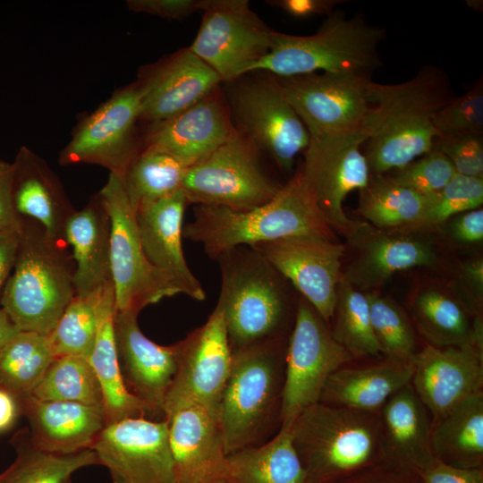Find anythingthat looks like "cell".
<instances>
[{
  "mask_svg": "<svg viewBox=\"0 0 483 483\" xmlns=\"http://www.w3.org/2000/svg\"><path fill=\"white\" fill-rule=\"evenodd\" d=\"M454 96L446 73L427 65L394 84L370 81L362 130L371 174H387L429 152L439 137L433 118Z\"/></svg>",
  "mask_w": 483,
  "mask_h": 483,
  "instance_id": "cell-1",
  "label": "cell"
},
{
  "mask_svg": "<svg viewBox=\"0 0 483 483\" xmlns=\"http://www.w3.org/2000/svg\"><path fill=\"white\" fill-rule=\"evenodd\" d=\"M215 260L221 272L216 308L223 315L232 352L289 337L298 305L292 284L249 246L231 249Z\"/></svg>",
  "mask_w": 483,
  "mask_h": 483,
  "instance_id": "cell-2",
  "label": "cell"
},
{
  "mask_svg": "<svg viewBox=\"0 0 483 483\" xmlns=\"http://www.w3.org/2000/svg\"><path fill=\"white\" fill-rule=\"evenodd\" d=\"M182 235L200 243L213 259L239 246L252 247L298 235L336 239L297 169L269 202L238 211L224 207L195 205L193 219Z\"/></svg>",
  "mask_w": 483,
  "mask_h": 483,
  "instance_id": "cell-3",
  "label": "cell"
},
{
  "mask_svg": "<svg viewBox=\"0 0 483 483\" xmlns=\"http://www.w3.org/2000/svg\"><path fill=\"white\" fill-rule=\"evenodd\" d=\"M288 339L233 353L217 417L227 455L264 444L279 431Z\"/></svg>",
  "mask_w": 483,
  "mask_h": 483,
  "instance_id": "cell-4",
  "label": "cell"
},
{
  "mask_svg": "<svg viewBox=\"0 0 483 483\" xmlns=\"http://www.w3.org/2000/svg\"><path fill=\"white\" fill-rule=\"evenodd\" d=\"M290 430L310 483H339L385 462L377 413L318 402Z\"/></svg>",
  "mask_w": 483,
  "mask_h": 483,
  "instance_id": "cell-5",
  "label": "cell"
},
{
  "mask_svg": "<svg viewBox=\"0 0 483 483\" xmlns=\"http://www.w3.org/2000/svg\"><path fill=\"white\" fill-rule=\"evenodd\" d=\"M385 30L362 16L342 10L326 16L313 35L296 36L273 30L270 51L250 72L292 77L317 72H358L372 75L379 68L378 47Z\"/></svg>",
  "mask_w": 483,
  "mask_h": 483,
  "instance_id": "cell-6",
  "label": "cell"
},
{
  "mask_svg": "<svg viewBox=\"0 0 483 483\" xmlns=\"http://www.w3.org/2000/svg\"><path fill=\"white\" fill-rule=\"evenodd\" d=\"M74 269L64 251L35 221L23 219L13 273L1 303L21 331L48 335L75 295Z\"/></svg>",
  "mask_w": 483,
  "mask_h": 483,
  "instance_id": "cell-7",
  "label": "cell"
},
{
  "mask_svg": "<svg viewBox=\"0 0 483 483\" xmlns=\"http://www.w3.org/2000/svg\"><path fill=\"white\" fill-rule=\"evenodd\" d=\"M259 148L236 128L208 157L187 167L181 190L189 205L246 211L269 202L284 184L266 170Z\"/></svg>",
  "mask_w": 483,
  "mask_h": 483,
  "instance_id": "cell-8",
  "label": "cell"
},
{
  "mask_svg": "<svg viewBox=\"0 0 483 483\" xmlns=\"http://www.w3.org/2000/svg\"><path fill=\"white\" fill-rule=\"evenodd\" d=\"M266 73V72H265ZM242 75L224 93L235 127L267 154L283 172H291L309 143V133L286 98L275 76Z\"/></svg>",
  "mask_w": 483,
  "mask_h": 483,
  "instance_id": "cell-9",
  "label": "cell"
},
{
  "mask_svg": "<svg viewBox=\"0 0 483 483\" xmlns=\"http://www.w3.org/2000/svg\"><path fill=\"white\" fill-rule=\"evenodd\" d=\"M98 196L110 220V267L116 311L140 312L164 298L180 294L174 283L148 259L136 214L122 177L110 173Z\"/></svg>",
  "mask_w": 483,
  "mask_h": 483,
  "instance_id": "cell-10",
  "label": "cell"
},
{
  "mask_svg": "<svg viewBox=\"0 0 483 483\" xmlns=\"http://www.w3.org/2000/svg\"><path fill=\"white\" fill-rule=\"evenodd\" d=\"M352 360L330 326L300 296L287 343L280 429L290 430L305 409L319 402L328 378Z\"/></svg>",
  "mask_w": 483,
  "mask_h": 483,
  "instance_id": "cell-11",
  "label": "cell"
},
{
  "mask_svg": "<svg viewBox=\"0 0 483 483\" xmlns=\"http://www.w3.org/2000/svg\"><path fill=\"white\" fill-rule=\"evenodd\" d=\"M366 135L361 129L310 137L298 168L330 227L351 239L363 222L350 219L343 208L347 195L365 188L370 179L361 150Z\"/></svg>",
  "mask_w": 483,
  "mask_h": 483,
  "instance_id": "cell-12",
  "label": "cell"
},
{
  "mask_svg": "<svg viewBox=\"0 0 483 483\" xmlns=\"http://www.w3.org/2000/svg\"><path fill=\"white\" fill-rule=\"evenodd\" d=\"M202 21L190 49L221 78L249 73L270 51L272 32L247 0H202Z\"/></svg>",
  "mask_w": 483,
  "mask_h": 483,
  "instance_id": "cell-13",
  "label": "cell"
},
{
  "mask_svg": "<svg viewBox=\"0 0 483 483\" xmlns=\"http://www.w3.org/2000/svg\"><path fill=\"white\" fill-rule=\"evenodd\" d=\"M178 343V365L165 396V419L191 407L201 408L217 419L233 362L221 311L215 308L206 323Z\"/></svg>",
  "mask_w": 483,
  "mask_h": 483,
  "instance_id": "cell-14",
  "label": "cell"
},
{
  "mask_svg": "<svg viewBox=\"0 0 483 483\" xmlns=\"http://www.w3.org/2000/svg\"><path fill=\"white\" fill-rule=\"evenodd\" d=\"M371 76L358 72H317L276 77L309 137L362 128L369 103Z\"/></svg>",
  "mask_w": 483,
  "mask_h": 483,
  "instance_id": "cell-15",
  "label": "cell"
},
{
  "mask_svg": "<svg viewBox=\"0 0 483 483\" xmlns=\"http://www.w3.org/2000/svg\"><path fill=\"white\" fill-rule=\"evenodd\" d=\"M91 450L113 483H175L166 419L136 417L108 424Z\"/></svg>",
  "mask_w": 483,
  "mask_h": 483,
  "instance_id": "cell-16",
  "label": "cell"
},
{
  "mask_svg": "<svg viewBox=\"0 0 483 483\" xmlns=\"http://www.w3.org/2000/svg\"><path fill=\"white\" fill-rule=\"evenodd\" d=\"M140 104L139 82L119 90L80 125L60 164H95L122 177L142 150L136 132Z\"/></svg>",
  "mask_w": 483,
  "mask_h": 483,
  "instance_id": "cell-17",
  "label": "cell"
},
{
  "mask_svg": "<svg viewBox=\"0 0 483 483\" xmlns=\"http://www.w3.org/2000/svg\"><path fill=\"white\" fill-rule=\"evenodd\" d=\"M258 250L330 326L342 276L343 244L336 239L298 235L261 242Z\"/></svg>",
  "mask_w": 483,
  "mask_h": 483,
  "instance_id": "cell-18",
  "label": "cell"
},
{
  "mask_svg": "<svg viewBox=\"0 0 483 483\" xmlns=\"http://www.w3.org/2000/svg\"><path fill=\"white\" fill-rule=\"evenodd\" d=\"M135 310L116 311L114 335L128 391L148 409L153 420L165 419L164 403L177 369L179 343L158 345L140 331Z\"/></svg>",
  "mask_w": 483,
  "mask_h": 483,
  "instance_id": "cell-19",
  "label": "cell"
},
{
  "mask_svg": "<svg viewBox=\"0 0 483 483\" xmlns=\"http://www.w3.org/2000/svg\"><path fill=\"white\" fill-rule=\"evenodd\" d=\"M411 384L432 420L483 391V350L427 344L413 360Z\"/></svg>",
  "mask_w": 483,
  "mask_h": 483,
  "instance_id": "cell-20",
  "label": "cell"
},
{
  "mask_svg": "<svg viewBox=\"0 0 483 483\" xmlns=\"http://www.w3.org/2000/svg\"><path fill=\"white\" fill-rule=\"evenodd\" d=\"M354 254L342 276L360 291L379 287L393 275L416 267H431L436 250L415 233L379 230L362 223L348 240Z\"/></svg>",
  "mask_w": 483,
  "mask_h": 483,
  "instance_id": "cell-21",
  "label": "cell"
},
{
  "mask_svg": "<svg viewBox=\"0 0 483 483\" xmlns=\"http://www.w3.org/2000/svg\"><path fill=\"white\" fill-rule=\"evenodd\" d=\"M220 89L167 120L151 123L145 147L167 153L187 167L211 154L236 130Z\"/></svg>",
  "mask_w": 483,
  "mask_h": 483,
  "instance_id": "cell-22",
  "label": "cell"
},
{
  "mask_svg": "<svg viewBox=\"0 0 483 483\" xmlns=\"http://www.w3.org/2000/svg\"><path fill=\"white\" fill-rule=\"evenodd\" d=\"M219 75L190 47L182 48L157 64L139 82L140 120H167L188 109L222 83Z\"/></svg>",
  "mask_w": 483,
  "mask_h": 483,
  "instance_id": "cell-23",
  "label": "cell"
},
{
  "mask_svg": "<svg viewBox=\"0 0 483 483\" xmlns=\"http://www.w3.org/2000/svg\"><path fill=\"white\" fill-rule=\"evenodd\" d=\"M188 200L179 190L136 213L144 252L157 269L165 274L180 293L204 301L205 291L184 258L182 239L183 216Z\"/></svg>",
  "mask_w": 483,
  "mask_h": 483,
  "instance_id": "cell-24",
  "label": "cell"
},
{
  "mask_svg": "<svg viewBox=\"0 0 483 483\" xmlns=\"http://www.w3.org/2000/svg\"><path fill=\"white\" fill-rule=\"evenodd\" d=\"M167 420L175 483H226L227 453L217 419L191 407Z\"/></svg>",
  "mask_w": 483,
  "mask_h": 483,
  "instance_id": "cell-25",
  "label": "cell"
},
{
  "mask_svg": "<svg viewBox=\"0 0 483 483\" xmlns=\"http://www.w3.org/2000/svg\"><path fill=\"white\" fill-rule=\"evenodd\" d=\"M20 404L30 423L31 441L50 453L72 454L91 449L106 426L103 405L42 401L31 395Z\"/></svg>",
  "mask_w": 483,
  "mask_h": 483,
  "instance_id": "cell-26",
  "label": "cell"
},
{
  "mask_svg": "<svg viewBox=\"0 0 483 483\" xmlns=\"http://www.w3.org/2000/svg\"><path fill=\"white\" fill-rule=\"evenodd\" d=\"M379 418L385 462L417 473L434 460L432 418L411 383L386 401Z\"/></svg>",
  "mask_w": 483,
  "mask_h": 483,
  "instance_id": "cell-27",
  "label": "cell"
},
{
  "mask_svg": "<svg viewBox=\"0 0 483 483\" xmlns=\"http://www.w3.org/2000/svg\"><path fill=\"white\" fill-rule=\"evenodd\" d=\"M13 165L17 213L38 223L50 242L65 248V225L75 209L61 182L43 159L26 148Z\"/></svg>",
  "mask_w": 483,
  "mask_h": 483,
  "instance_id": "cell-28",
  "label": "cell"
},
{
  "mask_svg": "<svg viewBox=\"0 0 483 483\" xmlns=\"http://www.w3.org/2000/svg\"><path fill=\"white\" fill-rule=\"evenodd\" d=\"M412 362L385 358L363 366H343L327 380L320 402L379 414L386 401L411 383Z\"/></svg>",
  "mask_w": 483,
  "mask_h": 483,
  "instance_id": "cell-29",
  "label": "cell"
},
{
  "mask_svg": "<svg viewBox=\"0 0 483 483\" xmlns=\"http://www.w3.org/2000/svg\"><path fill=\"white\" fill-rule=\"evenodd\" d=\"M64 239L72 249L75 261L76 295L89 294L112 282L110 220L98 195L70 216Z\"/></svg>",
  "mask_w": 483,
  "mask_h": 483,
  "instance_id": "cell-30",
  "label": "cell"
},
{
  "mask_svg": "<svg viewBox=\"0 0 483 483\" xmlns=\"http://www.w3.org/2000/svg\"><path fill=\"white\" fill-rule=\"evenodd\" d=\"M435 459L458 468L479 469L483 460V391L432 420Z\"/></svg>",
  "mask_w": 483,
  "mask_h": 483,
  "instance_id": "cell-31",
  "label": "cell"
},
{
  "mask_svg": "<svg viewBox=\"0 0 483 483\" xmlns=\"http://www.w3.org/2000/svg\"><path fill=\"white\" fill-rule=\"evenodd\" d=\"M115 312L114 292L105 301L95 343L89 357L100 384L106 425L127 418L151 419L148 407L132 395L124 384L114 335Z\"/></svg>",
  "mask_w": 483,
  "mask_h": 483,
  "instance_id": "cell-32",
  "label": "cell"
},
{
  "mask_svg": "<svg viewBox=\"0 0 483 483\" xmlns=\"http://www.w3.org/2000/svg\"><path fill=\"white\" fill-rule=\"evenodd\" d=\"M411 314L428 344L483 350L481 316L471 322L464 306L448 294L435 289L422 291L412 301Z\"/></svg>",
  "mask_w": 483,
  "mask_h": 483,
  "instance_id": "cell-33",
  "label": "cell"
},
{
  "mask_svg": "<svg viewBox=\"0 0 483 483\" xmlns=\"http://www.w3.org/2000/svg\"><path fill=\"white\" fill-rule=\"evenodd\" d=\"M226 483H310L293 446L291 430L264 444L227 455Z\"/></svg>",
  "mask_w": 483,
  "mask_h": 483,
  "instance_id": "cell-34",
  "label": "cell"
},
{
  "mask_svg": "<svg viewBox=\"0 0 483 483\" xmlns=\"http://www.w3.org/2000/svg\"><path fill=\"white\" fill-rule=\"evenodd\" d=\"M430 197L397 183L387 174H371L360 191L358 212L377 229L400 232L419 219Z\"/></svg>",
  "mask_w": 483,
  "mask_h": 483,
  "instance_id": "cell-35",
  "label": "cell"
},
{
  "mask_svg": "<svg viewBox=\"0 0 483 483\" xmlns=\"http://www.w3.org/2000/svg\"><path fill=\"white\" fill-rule=\"evenodd\" d=\"M16 436V459L0 474V483H68L77 470L99 465L91 449L72 454L55 453L35 445L29 430Z\"/></svg>",
  "mask_w": 483,
  "mask_h": 483,
  "instance_id": "cell-36",
  "label": "cell"
},
{
  "mask_svg": "<svg viewBox=\"0 0 483 483\" xmlns=\"http://www.w3.org/2000/svg\"><path fill=\"white\" fill-rule=\"evenodd\" d=\"M186 169L187 166L167 153L145 147L122 176L135 214L181 190Z\"/></svg>",
  "mask_w": 483,
  "mask_h": 483,
  "instance_id": "cell-37",
  "label": "cell"
},
{
  "mask_svg": "<svg viewBox=\"0 0 483 483\" xmlns=\"http://www.w3.org/2000/svg\"><path fill=\"white\" fill-rule=\"evenodd\" d=\"M55 358L47 335L20 331L0 350V388L30 396Z\"/></svg>",
  "mask_w": 483,
  "mask_h": 483,
  "instance_id": "cell-38",
  "label": "cell"
},
{
  "mask_svg": "<svg viewBox=\"0 0 483 483\" xmlns=\"http://www.w3.org/2000/svg\"><path fill=\"white\" fill-rule=\"evenodd\" d=\"M114 292L113 282L87 295H74L47 335L55 357L73 355L89 359L97 337L106 298Z\"/></svg>",
  "mask_w": 483,
  "mask_h": 483,
  "instance_id": "cell-39",
  "label": "cell"
},
{
  "mask_svg": "<svg viewBox=\"0 0 483 483\" xmlns=\"http://www.w3.org/2000/svg\"><path fill=\"white\" fill-rule=\"evenodd\" d=\"M331 321L333 337L353 359L382 354L371 326L367 292L358 290L343 276L337 286Z\"/></svg>",
  "mask_w": 483,
  "mask_h": 483,
  "instance_id": "cell-40",
  "label": "cell"
},
{
  "mask_svg": "<svg viewBox=\"0 0 483 483\" xmlns=\"http://www.w3.org/2000/svg\"><path fill=\"white\" fill-rule=\"evenodd\" d=\"M31 396L42 401L103 405L97 377L89 359L81 356L55 357Z\"/></svg>",
  "mask_w": 483,
  "mask_h": 483,
  "instance_id": "cell-41",
  "label": "cell"
},
{
  "mask_svg": "<svg viewBox=\"0 0 483 483\" xmlns=\"http://www.w3.org/2000/svg\"><path fill=\"white\" fill-rule=\"evenodd\" d=\"M370 321L385 358L412 362L417 343L411 323L403 309L391 299L366 292Z\"/></svg>",
  "mask_w": 483,
  "mask_h": 483,
  "instance_id": "cell-42",
  "label": "cell"
},
{
  "mask_svg": "<svg viewBox=\"0 0 483 483\" xmlns=\"http://www.w3.org/2000/svg\"><path fill=\"white\" fill-rule=\"evenodd\" d=\"M483 203V178L456 174L437 193L432 195L419 219L402 233H418L442 225L463 212Z\"/></svg>",
  "mask_w": 483,
  "mask_h": 483,
  "instance_id": "cell-43",
  "label": "cell"
},
{
  "mask_svg": "<svg viewBox=\"0 0 483 483\" xmlns=\"http://www.w3.org/2000/svg\"><path fill=\"white\" fill-rule=\"evenodd\" d=\"M440 135L483 134V80L480 77L460 97H453L434 115Z\"/></svg>",
  "mask_w": 483,
  "mask_h": 483,
  "instance_id": "cell-44",
  "label": "cell"
},
{
  "mask_svg": "<svg viewBox=\"0 0 483 483\" xmlns=\"http://www.w3.org/2000/svg\"><path fill=\"white\" fill-rule=\"evenodd\" d=\"M456 174L448 158L432 149L389 175L397 183L425 196L439 192Z\"/></svg>",
  "mask_w": 483,
  "mask_h": 483,
  "instance_id": "cell-45",
  "label": "cell"
},
{
  "mask_svg": "<svg viewBox=\"0 0 483 483\" xmlns=\"http://www.w3.org/2000/svg\"><path fill=\"white\" fill-rule=\"evenodd\" d=\"M433 148L448 158L456 174L483 178V134L440 135Z\"/></svg>",
  "mask_w": 483,
  "mask_h": 483,
  "instance_id": "cell-46",
  "label": "cell"
},
{
  "mask_svg": "<svg viewBox=\"0 0 483 483\" xmlns=\"http://www.w3.org/2000/svg\"><path fill=\"white\" fill-rule=\"evenodd\" d=\"M14 165L0 161V233H20L22 218L13 199Z\"/></svg>",
  "mask_w": 483,
  "mask_h": 483,
  "instance_id": "cell-47",
  "label": "cell"
},
{
  "mask_svg": "<svg viewBox=\"0 0 483 483\" xmlns=\"http://www.w3.org/2000/svg\"><path fill=\"white\" fill-rule=\"evenodd\" d=\"M127 5L133 12L179 20L201 10L202 0H131Z\"/></svg>",
  "mask_w": 483,
  "mask_h": 483,
  "instance_id": "cell-48",
  "label": "cell"
},
{
  "mask_svg": "<svg viewBox=\"0 0 483 483\" xmlns=\"http://www.w3.org/2000/svg\"><path fill=\"white\" fill-rule=\"evenodd\" d=\"M423 483H483L480 469H463L436 459L417 472Z\"/></svg>",
  "mask_w": 483,
  "mask_h": 483,
  "instance_id": "cell-49",
  "label": "cell"
},
{
  "mask_svg": "<svg viewBox=\"0 0 483 483\" xmlns=\"http://www.w3.org/2000/svg\"><path fill=\"white\" fill-rule=\"evenodd\" d=\"M267 3L290 16L306 19L316 15H329L343 0H270Z\"/></svg>",
  "mask_w": 483,
  "mask_h": 483,
  "instance_id": "cell-50",
  "label": "cell"
},
{
  "mask_svg": "<svg viewBox=\"0 0 483 483\" xmlns=\"http://www.w3.org/2000/svg\"><path fill=\"white\" fill-rule=\"evenodd\" d=\"M451 225V233L458 242L475 243L483 240V209H471L457 215Z\"/></svg>",
  "mask_w": 483,
  "mask_h": 483,
  "instance_id": "cell-51",
  "label": "cell"
},
{
  "mask_svg": "<svg viewBox=\"0 0 483 483\" xmlns=\"http://www.w3.org/2000/svg\"><path fill=\"white\" fill-rule=\"evenodd\" d=\"M20 233H0V290L13 268L19 244Z\"/></svg>",
  "mask_w": 483,
  "mask_h": 483,
  "instance_id": "cell-52",
  "label": "cell"
},
{
  "mask_svg": "<svg viewBox=\"0 0 483 483\" xmlns=\"http://www.w3.org/2000/svg\"><path fill=\"white\" fill-rule=\"evenodd\" d=\"M21 410L18 399L8 391L0 388V432L11 428Z\"/></svg>",
  "mask_w": 483,
  "mask_h": 483,
  "instance_id": "cell-53",
  "label": "cell"
},
{
  "mask_svg": "<svg viewBox=\"0 0 483 483\" xmlns=\"http://www.w3.org/2000/svg\"><path fill=\"white\" fill-rule=\"evenodd\" d=\"M466 280L477 291L478 297H481L483 290V262L481 259L470 262L464 267Z\"/></svg>",
  "mask_w": 483,
  "mask_h": 483,
  "instance_id": "cell-54",
  "label": "cell"
},
{
  "mask_svg": "<svg viewBox=\"0 0 483 483\" xmlns=\"http://www.w3.org/2000/svg\"><path fill=\"white\" fill-rule=\"evenodd\" d=\"M20 331L6 311L0 309V350Z\"/></svg>",
  "mask_w": 483,
  "mask_h": 483,
  "instance_id": "cell-55",
  "label": "cell"
},
{
  "mask_svg": "<svg viewBox=\"0 0 483 483\" xmlns=\"http://www.w3.org/2000/svg\"><path fill=\"white\" fill-rule=\"evenodd\" d=\"M351 483V482H350ZM353 483H399V482H395V481H392V480H386V481H377V479L376 480H360V481H355Z\"/></svg>",
  "mask_w": 483,
  "mask_h": 483,
  "instance_id": "cell-56",
  "label": "cell"
},
{
  "mask_svg": "<svg viewBox=\"0 0 483 483\" xmlns=\"http://www.w3.org/2000/svg\"><path fill=\"white\" fill-rule=\"evenodd\" d=\"M68 483H71V482H68Z\"/></svg>",
  "mask_w": 483,
  "mask_h": 483,
  "instance_id": "cell-57",
  "label": "cell"
}]
</instances>
